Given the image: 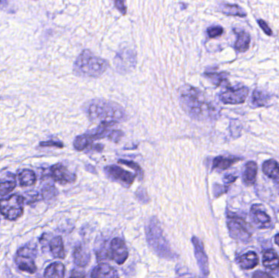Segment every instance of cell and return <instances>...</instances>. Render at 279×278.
I'll list each match as a JSON object with an SVG mask.
<instances>
[{
    "mask_svg": "<svg viewBox=\"0 0 279 278\" xmlns=\"http://www.w3.org/2000/svg\"><path fill=\"white\" fill-rule=\"evenodd\" d=\"M84 112L92 122L116 123L124 122L127 115L119 104L103 99H95L84 105Z\"/></svg>",
    "mask_w": 279,
    "mask_h": 278,
    "instance_id": "obj_1",
    "label": "cell"
},
{
    "mask_svg": "<svg viewBox=\"0 0 279 278\" xmlns=\"http://www.w3.org/2000/svg\"><path fill=\"white\" fill-rule=\"evenodd\" d=\"M178 93L181 108L191 119L202 120L208 116L211 106L199 89L184 85L179 89Z\"/></svg>",
    "mask_w": 279,
    "mask_h": 278,
    "instance_id": "obj_2",
    "label": "cell"
},
{
    "mask_svg": "<svg viewBox=\"0 0 279 278\" xmlns=\"http://www.w3.org/2000/svg\"><path fill=\"white\" fill-rule=\"evenodd\" d=\"M108 68V61L95 56L89 50H83L75 61L74 72L81 77L98 78Z\"/></svg>",
    "mask_w": 279,
    "mask_h": 278,
    "instance_id": "obj_3",
    "label": "cell"
},
{
    "mask_svg": "<svg viewBox=\"0 0 279 278\" xmlns=\"http://www.w3.org/2000/svg\"><path fill=\"white\" fill-rule=\"evenodd\" d=\"M146 236L150 247L160 257L172 260L177 256L170 246L159 223L155 218L151 219L146 227Z\"/></svg>",
    "mask_w": 279,
    "mask_h": 278,
    "instance_id": "obj_4",
    "label": "cell"
},
{
    "mask_svg": "<svg viewBox=\"0 0 279 278\" xmlns=\"http://www.w3.org/2000/svg\"><path fill=\"white\" fill-rule=\"evenodd\" d=\"M24 198L14 194L0 200V212L6 219L15 220L23 214Z\"/></svg>",
    "mask_w": 279,
    "mask_h": 278,
    "instance_id": "obj_5",
    "label": "cell"
},
{
    "mask_svg": "<svg viewBox=\"0 0 279 278\" xmlns=\"http://www.w3.org/2000/svg\"><path fill=\"white\" fill-rule=\"evenodd\" d=\"M227 225L230 236L233 238L243 243H247L251 240V234L248 225L242 218L230 215L228 217Z\"/></svg>",
    "mask_w": 279,
    "mask_h": 278,
    "instance_id": "obj_6",
    "label": "cell"
},
{
    "mask_svg": "<svg viewBox=\"0 0 279 278\" xmlns=\"http://www.w3.org/2000/svg\"><path fill=\"white\" fill-rule=\"evenodd\" d=\"M35 257L36 250L26 245L19 249L15 258V262L18 269L21 271L27 272L29 274H35L37 270Z\"/></svg>",
    "mask_w": 279,
    "mask_h": 278,
    "instance_id": "obj_7",
    "label": "cell"
},
{
    "mask_svg": "<svg viewBox=\"0 0 279 278\" xmlns=\"http://www.w3.org/2000/svg\"><path fill=\"white\" fill-rule=\"evenodd\" d=\"M105 172L109 179L115 182L120 183L124 187H130L134 182L136 175L121 168L116 165H110L105 167Z\"/></svg>",
    "mask_w": 279,
    "mask_h": 278,
    "instance_id": "obj_8",
    "label": "cell"
},
{
    "mask_svg": "<svg viewBox=\"0 0 279 278\" xmlns=\"http://www.w3.org/2000/svg\"><path fill=\"white\" fill-rule=\"evenodd\" d=\"M248 93L249 89L246 87H239V88L229 87L220 95V99L224 104L239 105L245 102Z\"/></svg>",
    "mask_w": 279,
    "mask_h": 278,
    "instance_id": "obj_9",
    "label": "cell"
},
{
    "mask_svg": "<svg viewBox=\"0 0 279 278\" xmlns=\"http://www.w3.org/2000/svg\"><path fill=\"white\" fill-rule=\"evenodd\" d=\"M109 257L118 264H123L128 257V250L125 241L120 238L113 239L110 245Z\"/></svg>",
    "mask_w": 279,
    "mask_h": 278,
    "instance_id": "obj_10",
    "label": "cell"
},
{
    "mask_svg": "<svg viewBox=\"0 0 279 278\" xmlns=\"http://www.w3.org/2000/svg\"><path fill=\"white\" fill-rule=\"evenodd\" d=\"M192 243L195 249V255L197 260L198 265L199 267L200 271L204 276L209 274L208 259L204 250V246L199 238L193 237Z\"/></svg>",
    "mask_w": 279,
    "mask_h": 278,
    "instance_id": "obj_11",
    "label": "cell"
},
{
    "mask_svg": "<svg viewBox=\"0 0 279 278\" xmlns=\"http://www.w3.org/2000/svg\"><path fill=\"white\" fill-rule=\"evenodd\" d=\"M50 176L56 181L62 185L71 184L76 180V175L69 171L66 166L61 163H57L50 168Z\"/></svg>",
    "mask_w": 279,
    "mask_h": 278,
    "instance_id": "obj_12",
    "label": "cell"
},
{
    "mask_svg": "<svg viewBox=\"0 0 279 278\" xmlns=\"http://www.w3.org/2000/svg\"><path fill=\"white\" fill-rule=\"evenodd\" d=\"M115 65L119 71H129L136 65V54L131 50H122L115 58Z\"/></svg>",
    "mask_w": 279,
    "mask_h": 278,
    "instance_id": "obj_13",
    "label": "cell"
},
{
    "mask_svg": "<svg viewBox=\"0 0 279 278\" xmlns=\"http://www.w3.org/2000/svg\"><path fill=\"white\" fill-rule=\"evenodd\" d=\"M250 215L254 224L260 229H267L271 225V218L262 205L256 204L251 206Z\"/></svg>",
    "mask_w": 279,
    "mask_h": 278,
    "instance_id": "obj_14",
    "label": "cell"
},
{
    "mask_svg": "<svg viewBox=\"0 0 279 278\" xmlns=\"http://www.w3.org/2000/svg\"><path fill=\"white\" fill-rule=\"evenodd\" d=\"M262 262L264 266L272 273L279 272V257L275 250H265L263 253Z\"/></svg>",
    "mask_w": 279,
    "mask_h": 278,
    "instance_id": "obj_15",
    "label": "cell"
},
{
    "mask_svg": "<svg viewBox=\"0 0 279 278\" xmlns=\"http://www.w3.org/2000/svg\"><path fill=\"white\" fill-rule=\"evenodd\" d=\"M92 278H119L116 269L111 265L101 264L94 268L91 274Z\"/></svg>",
    "mask_w": 279,
    "mask_h": 278,
    "instance_id": "obj_16",
    "label": "cell"
},
{
    "mask_svg": "<svg viewBox=\"0 0 279 278\" xmlns=\"http://www.w3.org/2000/svg\"><path fill=\"white\" fill-rule=\"evenodd\" d=\"M257 170V164L255 161H248L246 164L242 174V181L246 186H251L256 183Z\"/></svg>",
    "mask_w": 279,
    "mask_h": 278,
    "instance_id": "obj_17",
    "label": "cell"
},
{
    "mask_svg": "<svg viewBox=\"0 0 279 278\" xmlns=\"http://www.w3.org/2000/svg\"><path fill=\"white\" fill-rule=\"evenodd\" d=\"M242 159L237 157H216L213 160L212 163V170L217 171H225L226 169L230 168V166L236 163L237 161H240Z\"/></svg>",
    "mask_w": 279,
    "mask_h": 278,
    "instance_id": "obj_18",
    "label": "cell"
},
{
    "mask_svg": "<svg viewBox=\"0 0 279 278\" xmlns=\"http://www.w3.org/2000/svg\"><path fill=\"white\" fill-rule=\"evenodd\" d=\"M17 185L16 178L13 174L7 172L6 175L0 179V196H6L13 191Z\"/></svg>",
    "mask_w": 279,
    "mask_h": 278,
    "instance_id": "obj_19",
    "label": "cell"
},
{
    "mask_svg": "<svg viewBox=\"0 0 279 278\" xmlns=\"http://www.w3.org/2000/svg\"><path fill=\"white\" fill-rule=\"evenodd\" d=\"M90 261V254L84 246L78 245L74 250V262L79 267H85Z\"/></svg>",
    "mask_w": 279,
    "mask_h": 278,
    "instance_id": "obj_20",
    "label": "cell"
},
{
    "mask_svg": "<svg viewBox=\"0 0 279 278\" xmlns=\"http://www.w3.org/2000/svg\"><path fill=\"white\" fill-rule=\"evenodd\" d=\"M259 264L258 255L254 251H249L239 257L240 267L242 269H252Z\"/></svg>",
    "mask_w": 279,
    "mask_h": 278,
    "instance_id": "obj_21",
    "label": "cell"
},
{
    "mask_svg": "<svg viewBox=\"0 0 279 278\" xmlns=\"http://www.w3.org/2000/svg\"><path fill=\"white\" fill-rule=\"evenodd\" d=\"M66 269L61 263H53L45 269L44 277L46 278H64Z\"/></svg>",
    "mask_w": 279,
    "mask_h": 278,
    "instance_id": "obj_22",
    "label": "cell"
},
{
    "mask_svg": "<svg viewBox=\"0 0 279 278\" xmlns=\"http://www.w3.org/2000/svg\"><path fill=\"white\" fill-rule=\"evenodd\" d=\"M262 171L265 175L273 180H277L279 178V165L275 159H270L263 163Z\"/></svg>",
    "mask_w": 279,
    "mask_h": 278,
    "instance_id": "obj_23",
    "label": "cell"
},
{
    "mask_svg": "<svg viewBox=\"0 0 279 278\" xmlns=\"http://www.w3.org/2000/svg\"><path fill=\"white\" fill-rule=\"evenodd\" d=\"M50 250L52 256L56 259H64L66 256L65 248H64L63 240L61 237H55L50 241Z\"/></svg>",
    "mask_w": 279,
    "mask_h": 278,
    "instance_id": "obj_24",
    "label": "cell"
},
{
    "mask_svg": "<svg viewBox=\"0 0 279 278\" xmlns=\"http://www.w3.org/2000/svg\"><path fill=\"white\" fill-rule=\"evenodd\" d=\"M37 180L36 175L33 171L26 169L20 171L18 174L19 185L21 187H28L35 185Z\"/></svg>",
    "mask_w": 279,
    "mask_h": 278,
    "instance_id": "obj_25",
    "label": "cell"
},
{
    "mask_svg": "<svg viewBox=\"0 0 279 278\" xmlns=\"http://www.w3.org/2000/svg\"><path fill=\"white\" fill-rule=\"evenodd\" d=\"M237 41L235 42V48L238 52H245L248 50L251 42V37L246 31H241L237 33Z\"/></svg>",
    "mask_w": 279,
    "mask_h": 278,
    "instance_id": "obj_26",
    "label": "cell"
},
{
    "mask_svg": "<svg viewBox=\"0 0 279 278\" xmlns=\"http://www.w3.org/2000/svg\"><path fill=\"white\" fill-rule=\"evenodd\" d=\"M220 11L223 14L228 15V16H235V17H244L246 16L245 10L237 4L224 3V4H221L220 6Z\"/></svg>",
    "mask_w": 279,
    "mask_h": 278,
    "instance_id": "obj_27",
    "label": "cell"
},
{
    "mask_svg": "<svg viewBox=\"0 0 279 278\" xmlns=\"http://www.w3.org/2000/svg\"><path fill=\"white\" fill-rule=\"evenodd\" d=\"M270 100V96L269 94L265 91H261L256 89L254 91L251 97V102L254 105V107H263L267 105L269 101Z\"/></svg>",
    "mask_w": 279,
    "mask_h": 278,
    "instance_id": "obj_28",
    "label": "cell"
},
{
    "mask_svg": "<svg viewBox=\"0 0 279 278\" xmlns=\"http://www.w3.org/2000/svg\"><path fill=\"white\" fill-rule=\"evenodd\" d=\"M91 145H92V142L88 140L87 136H85V134L77 136L74 141V147L78 151L86 150Z\"/></svg>",
    "mask_w": 279,
    "mask_h": 278,
    "instance_id": "obj_29",
    "label": "cell"
},
{
    "mask_svg": "<svg viewBox=\"0 0 279 278\" xmlns=\"http://www.w3.org/2000/svg\"><path fill=\"white\" fill-rule=\"evenodd\" d=\"M206 77L211 80V82L216 86H220V85L226 80L227 74L226 73H206Z\"/></svg>",
    "mask_w": 279,
    "mask_h": 278,
    "instance_id": "obj_30",
    "label": "cell"
},
{
    "mask_svg": "<svg viewBox=\"0 0 279 278\" xmlns=\"http://www.w3.org/2000/svg\"><path fill=\"white\" fill-rule=\"evenodd\" d=\"M119 162L121 164H123V165H126V166H129L131 168L133 169L136 171V175H138L140 179H142L143 178V171L141 169V166H139L138 164L134 162V161H127V160H120Z\"/></svg>",
    "mask_w": 279,
    "mask_h": 278,
    "instance_id": "obj_31",
    "label": "cell"
},
{
    "mask_svg": "<svg viewBox=\"0 0 279 278\" xmlns=\"http://www.w3.org/2000/svg\"><path fill=\"white\" fill-rule=\"evenodd\" d=\"M207 35L209 38L214 39V38L219 37L221 36L224 32V29L220 26H211L207 29Z\"/></svg>",
    "mask_w": 279,
    "mask_h": 278,
    "instance_id": "obj_32",
    "label": "cell"
},
{
    "mask_svg": "<svg viewBox=\"0 0 279 278\" xmlns=\"http://www.w3.org/2000/svg\"><path fill=\"white\" fill-rule=\"evenodd\" d=\"M57 194L56 188L52 185H49L42 190V195L44 199H52Z\"/></svg>",
    "mask_w": 279,
    "mask_h": 278,
    "instance_id": "obj_33",
    "label": "cell"
},
{
    "mask_svg": "<svg viewBox=\"0 0 279 278\" xmlns=\"http://www.w3.org/2000/svg\"><path fill=\"white\" fill-rule=\"evenodd\" d=\"M122 136H123V132L122 131L114 130V131H111V133L109 134L107 138L111 140L113 142L118 143L122 139Z\"/></svg>",
    "mask_w": 279,
    "mask_h": 278,
    "instance_id": "obj_34",
    "label": "cell"
},
{
    "mask_svg": "<svg viewBox=\"0 0 279 278\" xmlns=\"http://www.w3.org/2000/svg\"><path fill=\"white\" fill-rule=\"evenodd\" d=\"M40 145V146H42V147L63 148L64 146L62 143L53 141V140H48V141H45V142H41Z\"/></svg>",
    "mask_w": 279,
    "mask_h": 278,
    "instance_id": "obj_35",
    "label": "cell"
},
{
    "mask_svg": "<svg viewBox=\"0 0 279 278\" xmlns=\"http://www.w3.org/2000/svg\"><path fill=\"white\" fill-rule=\"evenodd\" d=\"M257 23L266 35H269V36H271L273 35L272 30L270 28V26H268V24L264 20L260 19L257 21Z\"/></svg>",
    "mask_w": 279,
    "mask_h": 278,
    "instance_id": "obj_36",
    "label": "cell"
},
{
    "mask_svg": "<svg viewBox=\"0 0 279 278\" xmlns=\"http://www.w3.org/2000/svg\"><path fill=\"white\" fill-rule=\"evenodd\" d=\"M136 197L139 199V201H142L143 203H146L148 201V196L146 192L143 189H139L136 192Z\"/></svg>",
    "mask_w": 279,
    "mask_h": 278,
    "instance_id": "obj_37",
    "label": "cell"
},
{
    "mask_svg": "<svg viewBox=\"0 0 279 278\" xmlns=\"http://www.w3.org/2000/svg\"><path fill=\"white\" fill-rule=\"evenodd\" d=\"M115 4L116 8H117L122 15H125L127 13V7L125 6L124 1H120V0L115 1Z\"/></svg>",
    "mask_w": 279,
    "mask_h": 278,
    "instance_id": "obj_38",
    "label": "cell"
},
{
    "mask_svg": "<svg viewBox=\"0 0 279 278\" xmlns=\"http://www.w3.org/2000/svg\"><path fill=\"white\" fill-rule=\"evenodd\" d=\"M253 278H274V277L265 272L256 271L254 273Z\"/></svg>",
    "mask_w": 279,
    "mask_h": 278,
    "instance_id": "obj_39",
    "label": "cell"
},
{
    "mask_svg": "<svg viewBox=\"0 0 279 278\" xmlns=\"http://www.w3.org/2000/svg\"><path fill=\"white\" fill-rule=\"evenodd\" d=\"M236 180H237V176H235V175H225V178H224V182H225V185L227 186V185L235 182Z\"/></svg>",
    "mask_w": 279,
    "mask_h": 278,
    "instance_id": "obj_40",
    "label": "cell"
},
{
    "mask_svg": "<svg viewBox=\"0 0 279 278\" xmlns=\"http://www.w3.org/2000/svg\"><path fill=\"white\" fill-rule=\"evenodd\" d=\"M69 278H84V274L78 270H73L71 272V276Z\"/></svg>",
    "mask_w": 279,
    "mask_h": 278,
    "instance_id": "obj_41",
    "label": "cell"
},
{
    "mask_svg": "<svg viewBox=\"0 0 279 278\" xmlns=\"http://www.w3.org/2000/svg\"><path fill=\"white\" fill-rule=\"evenodd\" d=\"M275 241L276 245L279 246V234H277V235L275 237Z\"/></svg>",
    "mask_w": 279,
    "mask_h": 278,
    "instance_id": "obj_42",
    "label": "cell"
},
{
    "mask_svg": "<svg viewBox=\"0 0 279 278\" xmlns=\"http://www.w3.org/2000/svg\"><path fill=\"white\" fill-rule=\"evenodd\" d=\"M276 186H277L278 192H279V178L276 180Z\"/></svg>",
    "mask_w": 279,
    "mask_h": 278,
    "instance_id": "obj_43",
    "label": "cell"
},
{
    "mask_svg": "<svg viewBox=\"0 0 279 278\" xmlns=\"http://www.w3.org/2000/svg\"><path fill=\"white\" fill-rule=\"evenodd\" d=\"M1 148H2V145H0V149H1Z\"/></svg>",
    "mask_w": 279,
    "mask_h": 278,
    "instance_id": "obj_44",
    "label": "cell"
}]
</instances>
